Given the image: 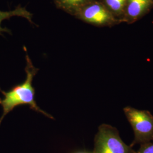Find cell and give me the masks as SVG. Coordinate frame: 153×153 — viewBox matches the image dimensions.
I'll list each match as a JSON object with an SVG mask.
<instances>
[{
  "mask_svg": "<svg viewBox=\"0 0 153 153\" xmlns=\"http://www.w3.org/2000/svg\"><path fill=\"white\" fill-rule=\"evenodd\" d=\"M21 16L26 18L31 23L33 24L32 20L33 14L28 11L25 7H23L21 5H18L16 8L11 11H2L0 10V35L3 36V33H7L11 34L10 30L6 27H2L1 23L5 19H9L13 16Z\"/></svg>",
  "mask_w": 153,
  "mask_h": 153,
  "instance_id": "cell-5",
  "label": "cell"
},
{
  "mask_svg": "<svg viewBox=\"0 0 153 153\" xmlns=\"http://www.w3.org/2000/svg\"><path fill=\"white\" fill-rule=\"evenodd\" d=\"M153 3V0H128L126 13L131 19H136L146 11Z\"/></svg>",
  "mask_w": 153,
  "mask_h": 153,
  "instance_id": "cell-6",
  "label": "cell"
},
{
  "mask_svg": "<svg viewBox=\"0 0 153 153\" xmlns=\"http://www.w3.org/2000/svg\"><path fill=\"white\" fill-rule=\"evenodd\" d=\"M84 22L103 26L115 21L113 14L102 3L93 1L83 6L74 16Z\"/></svg>",
  "mask_w": 153,
  "mask_h": 153,
  "instance_id": "cell-4",
  "label": "cell"
},
{
  "mask_svg": "<svg viewBox=\"0 0 153 153\" xmlns=\"http://www.w3.org/2000/svg\"><path fill=\"white\" fill-rule=\"evenodd\" d=\"M136 153H153V143L147 142L140 145V148Z\"/></svg>",
  "mask_w": 153,
  "mask_h": 153,
  "instance_id": "cell-9",
  "label": "cell"
},
{
  "mask_svg": "<svg viewBox=\"0 0 153 153\" xmlns=\"http://www.w3.org/2000/svg\"></svg>",
  "mask_w": 153,
  "mask_h": 153,
  "instance_id": "cell-11",
  "label": "cell"
},
{
  "mask_svg": "<svg viewBox=\"0 0 153 153\" xmlns=\"http://www.w3.org/2000/svg\"><path fill=\"white\" fill-rule=\"evenodd\" d=\"M93 153H136V151L123 142L116 128L103 124L99 126L95 136Z\"/></svg>",
  "mask_w": 153,
  "mask_h": 153,
  "instance_id": "cell-3",
  "label": "cell"
},
{
  "mask_svg": "<svg viewBox=\"0 0 153 153\" xmlns=\"http://www.w3.org/2000/svg\"><path fill=\"white\" fill-rule=\"evenodd\" d=\"M123 111L134 132V140L130 146L153 141V115L147 110L129 106Z\"/></svg>",
  "mask_w": 153,
  "mask_h": 153,
  "instance_id": "cell-2",
  "label": "cell"
},
{
  "mask_svg": "<svg viewBox=\"0 0 153 153\" xmlns=\"http://www.w3.org/2000/svg\"><path fill=\"white\" fill-rule=\"evenodd\" d=\"M88 153L87 152H76V153Z\"/></svg>",
  "mask_w": 153,
  "mask_h": 153,
  "instance_id": "cell-10",
  "label": "cell"
},
{
  "mask_svg": "<svg viewBox=\"0 0 153 153\" xmlns=\"http://www.w3.org/2000/svg\"><path fill=\"white\" fill-rule=\"evenodd\" d=\"M94 0H54L56 7L74 16L83 6Z\"/></svg>",
  "mask_w": 153,
  "mask_h": 153,
  "instance_id": "cell-7",
  "label": "cell"
},
{
  "mask_svg": "<svg viewBox=\"0 0 153 153\" xmlns=\"http://www.w3.org/2000/svg\"><path fill=\"white\" fill-rule=\"evenodd\" d=\"M128 0H103L102 2L113 14H120L125 7Z\"/></svg>",
  "mask_w": 153,
  "mask_h": 153,
  "instance_id": "cell-8",
  "label": "cell"
},
{
  "mask_svg": "<svg viewBox=\"0 0 153 153\" xmlns=\"http://www.w3.org/2000/svg\"><path fill=\"white\" fill-rule=\"evenodd\" d=\"M23 48L26 52V66L25 68L26 79L22 83L13 86L7 91L2 90L0 88V92L4 95V98H0V105L3 109V113L0 118V124L9 112L16 107L23 105H27L30 109L40 112L50 119H53V116L41 109L36 103L35 99V91L33 88L32 83L33 78L37 74L39 69L33 65V62L27 53L26 47H24Z\"/></svg>",
  "mask_w": 153,
  "mask_h": 153,
  "instance_id": "cell-1",
  "label": "cell"
}]
</instances>
